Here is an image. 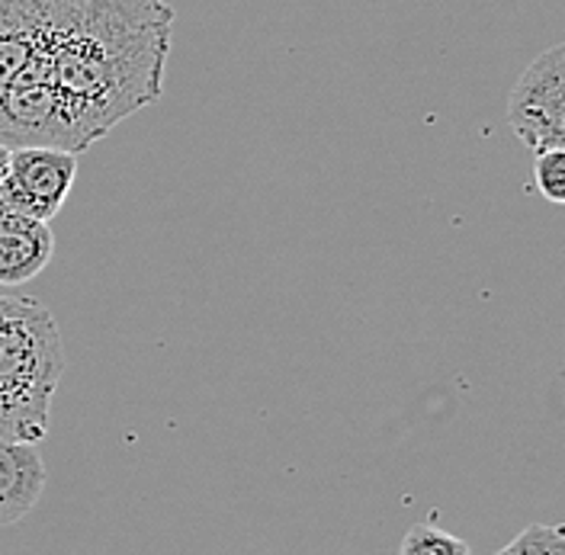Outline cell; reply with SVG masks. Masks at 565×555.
Listing matches in <instances>:
<instances>
[{"label": "cell", "instance_id": "2", "mask_svg": "<svg viewBox=\"0 0 565 555\" xmlns=\"http://www.w3.org/2000/svg\"><path fill=\"white\" fill-rule=\"evenodd\" d=\"M90 0H0V145L10 148L49 62Z\"/></svg>", "mask_w": 565, "mask_h": 555}, {"label": "cell", "instance_id": "10", "mask_svg": "<svg viewBox=\"0 0 565 555\" xmlns=\"http://www.w3.org/2000/svg\"><path fill=\"white\" fill-rule=\"evenodd\" d=\"M7 161H10V148L0 145V183H3V174H7Z\"/></svg>", "mask_w": 565, "mask_h": 555}, {"label": "cell", "instance_id": "3", "mask_svg": "<svg viewBox=\"0 0 565 555\" xmlns=\"http://www.w3.org/2000/svg\"><path fill=\"white\" fill-rule=\"evenodd\" d=\"M508 126L533 154L565 145V49L540 52L511 87Z\"/></svg>", "mask_w": 565, "mask_h": 555}, {"label": "cell", "instance_id": "5", "mask_svg": "<svg viewBox=\"0 0 565 555\" xmlns=\"http://www.w3.org/2000/svg\"><path fill=\"white\" fill-rule=\"evenodd\" d=\"M55 254V235L45 222L0 206V289L35 279Z\"/></svg>", "mask_w": 565, "mask_h": 555}, {"label": "cell", "instance_id": "8", "mask_svg": "<svg viewBox=\"0 0 565 555\" xmlns=\"http://www.w3.org/2000/svg\"><path fill=\"white\" fill-rule=\"evenodd\" d=\"M494 555H565V526L530 523Z\"/></svg>", "mask_w": 565, "mask_h": 555}, {"label": "cell", "instance_id": "6", "mask_svg": "<svg viewBox=\"0 0 565 555\" xmlns=\"http://www.w3.org/2000/svg\"><path fill=\"white\" fill-rule=\"evenodd\" d=\"M45 466L33 444L0 440V526L23 521L42 498Z\"/></svg>", "mask_w": 565, "mask_h": 555}, {"label": "cell", "instance_id": "9", "mask_svg": "<svg viewBox=\"0 0 565 555\" xmlns=\"http://www.w3.org/2000/svg\"><path fill=\"white\" fill-rule=\"evenodd\" d=\"M533 183L540 196L553 206L565 203V148H550L533 154Z\"/></svg>", "mask_w": 565, "mask_h": 555}, {"label": "cell", "instance_id": "4", "mask_svg": "<svg viewBox=\"0 0 565 555\" xmlns=\"http://www.w3.org/2000/svg\"><path fill=\"white\" fill-rule=\"evenodd\" d=\"M77 177V154L62 148H10L7 174L0 183V206L30 215L35 222H52Z\"/></svg>", "mask_w": 565, "mask_h": 555}, {"label": "cell", "instance_id": "7", "mask_svg": "<svg viewBox=\"0 0 565 555\" xmlns=\"http://www.w3.org/2000/svg\"><path fill=\"white\" fill-rule=\"evenodd\" d=\"M398 555H472V549L437 523H418L405 533Z\"/></svg>", "mask_w": 565, "mask_h": 555}, {"label": "cell", "instance_id": "1", "mask_svg": "<svg viewBox=\"0 0 565 555\" xmlns=\"http://www.w3.org/2000/svg\"><path fill=\"white\" fill-rule=\"evenodd\" d=\"M65 373L55 314L39 299L0 292V440L39 444Z\"/></svg>", "mask_w": 565, "mask_h": 555}]
</instances>
